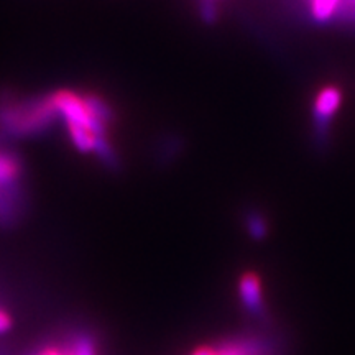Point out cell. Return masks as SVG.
<instances>
[{"label":"cell","instance_id":"1","mask_svg":"<svg viewBox=\"0 0 355 355\" xmlns=\"http://www.w3.org/2000/svg\"><path fill=\"white\" fill-rule=\"evenodd\" d=\"M58 117L50 94L13 99L0 104V130L13 139H28L46 132Z\"/></svg>","mask_w":355,"mask_h":355},{"label":"cell","instance_id":"2","mask_svg":"<svg viewBox=\"0 0 355 355\" xmlns=\"http://www.w3.org/2000/svg\"><path fill=\"white\" fill-rule=\"evenodd\" d=\"M51 104L58 112V117L63 119L66 123H76V125L89 127L96 132V122L92 119L91 110L87 107V102L84 96L71 89H60L50 94Z\"/></svg>","mask_w":355,"mask_h":355},{"label":"cell","instance_id":"3","mask_svg":"<svg viewBox=\"0 0 355 355\" xmlns=\"http://www.w3.org/2000/svg\"><path fill=\"white\" fill-rule=\"evenodd\" d=\"M343 104V91L337 86H326L318 92L313 104L314 130L319 137L326 139L329 133L331 122Z\"/></svg>","mask_w":355,"mask_h":355},{"label":"cell","instance_id":"4","mask_svg":"<svg viewBox=\"0 0 355 355\" xmlns=\"http://www.w3.org/2000/svg\"><path fill=\"white\" fill-rule=\"evenodd\" d=\"M239 295L243 308L248 314L255 318H261L265 314L263 295H261V282L259 275L254 272L243 273L239 282Z\"/></svg>","mask_w":355,"mask_h":355},{"label":"cell","instance_id":"5","mask_svg":"<svg viewBox=\"0 0 355 355\" xmlns=\"http://www.w3.org/2000/svg\"><path fill=\"white\" fill-rule=\"evenodd\" d=\"M24 166L20 158L7 150H0V189L19 186Z\"/></svg>","mask_w":355,"mask_h":355},{"label":"cell","instance_id":"6","mask_svg":"<svg viewBox=\"0 0 355 355\" xmlns=\"http://www.w3.org/2000/svg\"><path fill=\"white\" fill-rule=\"evenodd\" d=\"M216 355H270V350L260 340L237 339L220 344Z\"/></svg>","mask_w":355,"mask_h":355},{"label":"cell","instance_id":"7","mask_svg":"<svg viewBox=\"0 0 355 355\" xmlns=\"http://www.w3.org/2000/svg\"><path fill=\"white\" fill-rule=\"evenodd\" d=\"M68 128V137L74 148L81 153H91L94 152L97 135L94 130L84 125H76V123H66Z\"/></svg>","mask_w":355,"mask_h":355},{"label":"cell","instance_id":"8","mask_svg":"<svg viewBox=\"0 0 355 355\" xmlns=\"http://www.w3.org/2000/svg\"><path fill=\"white\" fill-rule=\"evenodd\" d=\"M94 153L107 170L117 171L119 168H121V159H119L117 150H115V146L112 145V141L109 140L107 135H97Z\"/></svg>","mask_w":355,"mask_h":355},{"label":"cell","instance_id":"9","mask_svg":"<svg viewBox=\"0 0 355 355\" xmlns=\"http://www.w3.org/2000/svg\"><path fill=\"white\" fill-rule=\"evenodd\" d=\"M311 17L318 24H327L339 10L343 12V0H309Z\"/></svg>","mask_w":355,"mask_h":355},{"label":"cell","instance_id":"10","mask_svg":"<svg viewBox=\"0 0 355 355\" xmlns=\"http://www.w3.org/2000/svg\"><path fill=\"white\" fill-rule=\"evenodd\" d=\"M243 224H245L247 234L250 235V239H254L257 242L265 241L266 235H268V220L259 211H248L245 219H243Z\"/></svg>","mask_w":355,"mask_h":355},{"label":"cell","instance_id":"11","mask_svg":"<svg viewBox=\"0 0 355 355\" xmlns=\"http://www.w3.org/2000/svg\"><path fill=\"white\" fill-rule=\"evenodd\" d=\"M199 15H201L204 24L207 25H214L217 19H219V12H217L216 6L211 0H204L201 6H199Z\"/></svg>","mask_w":355,"mask_h":355},{"label":"cell","instance_id":"12","mask_svg":"<svg viewBox=\"0 0 355 355\" xmlns=\"http://www.w3.org/2000/svg\"><path fill=\"white\" fill-rule=\"evenodd\" d=\"M12 327V318L3 309H0V334L7 332Z\"/></svg>","mask_w":355,"mask_h":355},{"label":"cell","instance_id":"13","mask_svg":"<svg viewBox=\"0 0 355 355\" xmlns=\"http://www.w3.org/2000/svg\"><path fill=\"white\" fill-rule=\"evenodd\" d=\"M191 355H216V349L211 345H201V347L194 349Z\"/></svg>","mask_w":355,"mask_h":355},{"label":"cell","instance_id":"14","mask_svg":"<svg viewBox=\"0 0 355 355\" xmlns=\"http://www.w3.org/2000/svg\"><path fill=\"white\" fill-rule=\"evenodd\" d=\"M44 355H64V352H61L60 349H55V347H50L46 350H43Z\"/></svg>","mask_w":355,"mask_h":355},{"label":"cell","instance_id":"15","mask_svg":"<svg viewBox=\"0 0 355 355\" xmlns=\"http://www.w3.org/2000/svg\"><path fill=\"white\" fill-rule=\"evenodd\" d=\"M347 3L350 7H352V10L355 12V0H347Z\"/></svg>","mask_w":355,"mask_h":355},{"label":"cell","instance_id":"16","mask_svg":"<svg viewBox=\"0 0 355 355\" xmlns=\"http://www.w3.org/2000/svg\"><path fill=\"white\" fill-rule=\"evenodd\" d=\"M40 355H44V354H43V352H42V354H40Z\"/></svg>","mask_w":355,"mask_h":355},{"label":"cell","instance_id":"17","mask_svg":"<svg viewBox=\"0 0 355 355\" xmlns=\"http://www.w3.org/2000/svg\"><path fill=\"white\" fill-rule=\"evenodd\" d=\"M211 2H212V0H211Z\"/></svg>","mask_w":355,"mask_h":355}]
</instances>
